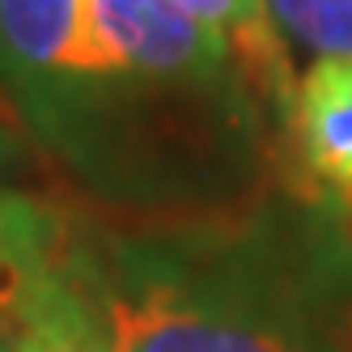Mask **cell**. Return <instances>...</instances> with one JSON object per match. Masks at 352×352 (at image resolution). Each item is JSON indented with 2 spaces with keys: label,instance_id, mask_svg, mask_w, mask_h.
Wrapping results in <instances>:
<instances>
[{
  "label": "cell",
  "instance_id": "obj_1",
  "mask_svg": "<svg viewBox=\"0 0 352 352\" xmlns=\"http://www.w3.org/2000/svg\"><path fill=\"white\" fill-rule=\"evenodd\" d=\"M0 102L107 217H199L272 187L267 107L174 0H0Z\"/></svg>",
  "mask_w": 352,
  "mask_h": 352
},
{
  "label": "cell",
  "instance_id": "obj_2",
  "mask_svg": "<svg viewBox=\"0 0 352 352\" xmlns=\"http://www.w3.org/2000/svg\"><path fill=\"white\" fill-rule=\"evenodd\" d=\"M64 285L102 352H352V212L267 187L221 212H72Z\"/></svg>",
  "mask_w": 352,
  "mask_h": 352
},
{
  "label": "cell",
  "instance_id": "obj_3",
  "mask_svg": "<svg viewBox=\"0 0 352 352\" xmlns=\"http://www.w3.org/2000/svg\"><path fill=\"white\" fill-rule=\"evenodd\" d=\"M289 136L314 187L352 212V60H314L297 81Z\"/></svg>",
  "mask_w": 352,
  "mask_h": 352
},
{
  "label": "cell",
  "instance_id": "obj_4",
  "mask_svg": "<svg viewBox=\"0 0 352 352\" xmlns=\"http://www.w3.org/2000/svg\"><path fill=\"white\" fill-rule=\"evenodd\" d=\"M72 212L26 187H0V314L13 327L56 280Z\"/></svg>",
  "mask_w": 352,
  "mask_h": 352
},
{
  "label": "cell",
  "instance_id": "obj_5",
  "mask_svg": "<svg viewBox=\"0 0 352 352\" xmlns=\"http://www.w3.org/2000/svg\"><path fill=\"white\" fill-rule=\"evenodd\" d=\"M9 352H102L77 297L64 285V272H56V280L43 289V297L26 310V318L13 327Z\"/></svg>",
  "mask_w": 352,
  "mask_h": 352
},
{
  "label": "cell",
  "instance_id": "obj_6",
  "mask_svg": "<svg viewBox=\"0 0 352 352\" xmlns=\"http://www.w3.org/2000/svg\"><path fill=\"white\" fill-rule=\"evenodd\" d=\"M285 43L318 60H352V0H263Z\"/></svg>",
  "mask_w": 352,
  "mask_h": 352
},
{
  "label": "cell",
  "instance_id": "obj_7",
  "mask_svg": "<svg viewBox=\"0 0 352 352\" xmlns=\"http://www.w3.org/2000/svg\"><path fill=\"white\" fill-rule=\"evenodd\" d=\"M26 170H30V140L0 111V187H17V179Z\"/></svg>",
  "mask_w": 352,
  "mask_h": 352
},
{
  "label": "cell",
  "instance_id": "obj_8",
  "mask_svg": "<svg viewBox=\"0 0 352 352\" xmlns=\"http://www.w3.org/2000/svg\"><path fill=\"white\" fill-rule=\"evenodd\" d=\"M13 348V327H0V352Z\"/></svg>",
  "mask_w": 352,
  "mask_h": 352
},
{
  "label": "cell",
  "instance_id": "obj_9",
  "mask_svg": "<svg viewBox=\"0 0 352 352\" xmlns=\"http://www.w3.org/2000/svg\"><path fill=\"white\" fill-rule=\"evenodd\" d=\"M0 327H13V318H9V314H0Z\"/></svg>",
  "mask_w": 352,
  "mask_h": 352
}]
</instances>
